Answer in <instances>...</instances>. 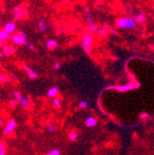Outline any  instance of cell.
Masks as SVG:
<instances>
[{
	"instance_id": "6da1fadb",
	"label": "cell",
	"mask_w": 154,
	"mask_h": 155,
	"mask_svg": "<svg viewBox=\"0 0 154 155\" xmlns=\"http://www.w3.org/2000/svg\"><path fill=\"white\" fill-rule=\"evenodd\" d=\"M115 26L120 29H133L136 27V22L130 17H119L115 21Z\"/></svg>"
},
{
	"instance_id": "7a4b0ae2",
	"label": "cell",
	"mask_w": 154,
	"mask_h": 155,
	"mask_svg": "<svg viewBox=\"0 0 154 155\" xmlns=\"http://www.w3.org/2000/svg\"><path fill=\"white\" fill-rule=\"evenodd\" d=\"M12 96H13V98H15L18 101V104L20 105V107L22 108V109L27 110L30 107V105H31V102H32L31 98L28 97H25L19 91L12 92Z\"/></svg>"
},
{
	"instance_id": "3957f363",
	"label": "cell",
	"mask_w": 154,
	"mask_h": 155,
	"mask_svg": "<svg viewBox=\"0 0 154 155\" xmlns=\"http://www.w3.org/2000/svg\"><path fill=\"white\" fill-rule=\"evenodd\" d=\"M11 13H12V17L13 19H15V21L25 20L28 16V12L27 9H25V8L21 5L14 6L11 10Z\"/></svg>"
},
{
	"instance_id": "277c9868",
	"label": "cell",
	"mask_w": 154,
	"mask_h": 155,
	"mask_svg": "<svg viewBox=\"0 0 154 155\" xmlns=\"http://www.w3.org/2000/svg\"><path fill=\"white\" fill-rule=\"evenodd\" d=\"M92 45H93V37L90 34H85L83 35L81 42H80V46L83 48L87 54H91V49H92Z\"/></svg>"
},
{
	"instance_id": "5b68a950",
	"label": "cell",
	"mask_w": 154,
	"mask_h": 155,
	"mask_svg": "<svg viewBox=\"0 0 154 155\" xmlns=\"http://www.w3.org/2000/svg\"><path fill=\"white\" fill-rule=\"evenodd\" d=\"M16 128H17V121L14 118H11L5 124V127L3 130V134L6 136L11 135L14 133V130Z\"/></svg>"
},
{
	"instance_id": "8992f818",
	"label": "cell",
	"mask_w": 154,
	"mask_h": 155,
	"mask_svg": "<svg viewBox=\"0 0 154 155\" xmlns=\"http://www.w3.org/2000/svg\"><path fill=\"white\" fill-rule=\"evenodd\" d=\"M85 15H86V22L88 24V27H89V29L91 32H97V25L94 21V18H93V13H92L91 10L87 9L85 11Z\"/></svg>"
},
{
	"instance_id": "52a82bcc",
	"label": "cell",
	"mask_w": 154,
	"mask_h": 155,
	"mask_svg": "<svg viewBox=\"0 0 154 155\" xmlns=\"http://www.w3.org/2000/svg\"><path fill=\"white\" fill-rule=\"evenodd\" d=\"M3 30L6 33H8L9 35L12 36L14 34H16V32H17V26H16V24H15V22L9 21V22H7L6 24L4 25Z\"/></svg>"
},
{
	"instance_id": "ba28073f",
	"label": "cell",
	"mask_w": 154,
	"mask_h": 155,
	"mask_svg": "<svg viewBox=\"0 0 154 155\" xmlns=\"http://www.w3.org/2000/svg\"><path fill=\"white\" fill-rule=\"evenodd\" d=\"M15 52H16V48L13 45L6 44L2 48V53L4 54V56H11Z\"/></svg>"
},
{
	"instance_id": "9c48e42d",
	"label": "cell",
	"mask_w": 154,
	"mask_h": 155,
	"mask_svg": "<svg viewBox=\"0 0 154 155\" xmlns=\"http://www.w3.org/2000/svg\"><path fill=\"white\" fill-rule=\"evenodd\" d=\"M11 42L13 44L17 45H26L27 43H28V40L26 38H23V37L19 36L17 33L12 35L11 38Z\"/></svg>"
},
{
	"instance_id": "30bf717a",
	"label": "cell",
	"mask_w": 154,
	"mask_h": 155,
	"mask_svg": "<svg viewBox=\"0 0 154 155\" xmlns=\"http://www.w3.org/2000/svg\"><path fill=\"white\" fill-rule=\"evenodd\" d=\"M84 125L87 128H94L97 125V119L94 115H88L87 117L84 119Z\"/></svg>"
},
{
	"instance_id": "8fae6325",
	"label": "cell",
	"mask_w": 154,
	"mask_h": 155,
	"mask_svg": "<svg viewBox=\"0 0 154 155\" xmlns=\"http://www.w3.org/2000/svg\"><path fill=\"white\" fill-rule=\"evenodd\" d=\"M138 86L137 84H134L133 82L130 83H128V84H124V85H117L115 89L118 92H127V91H129V90H133L134 88H136Z\"/></svg>"
},
{
	"instance_id": "7c38bea8",
	"label": "cell",
	"mask_w": 154,
	"mask_h": 155,
	"mask_svg": "<svg viewBox=\"0 0 154 155\" xmlns=\"http://www.w3.org/2000/svg\"><path fill=\"white\" fill-rule=\"evenodd\" d=\"M24 69H25V71H26V73H27V75H28L29 80H36L37 78H38V73L34 70V69L31 66L25 64L24 65Z\"/></svg>"
},
{
	"instance_id": "4fadbf2b",
	"label": "cell",
	"mask_w": 154,
	"mask_h": 155,
	"mask_svg": "<svg viewBox=\"0 0 154 155\" xmlns=\"http://www.w3.org/2000/svg\"><path fill=\"white\" fill-rule=\"evenodd\" d=\"M37 28L40 32L45 33L48 31V24L44 19H39L37 21Z\"/></svg>"
},
{
	"instance_id": "5bb4252c",
	"label": "cell",
	"mask_w": 154,
	"mask_h": 155,
	"mask_svg": "<svg viewBox=\"0 0 154 155\" xmlns=\"http://www.w3.org/2000/svg\"><path fill=\"white\" fill-rule=\"evenodd\" d=\"M58 45H59V43L57 40H55V39L50 38L45 41V46H47V48L49 50H54L55 48H58Z\"/></svg>"
},
{
	"instance_id": "9a60e30c",
	"label": "cell",
	"mask_w": 154,
	"mask_h": 155,
	"mask_svg": "<svg viewBox=\"0 0 154 155\" xmlns=\"http://www.w3.org/2000/svg\"><path fill=\"white\" fill-rule=\"evenodd\" d=\"M58 94H59V87L58 86H52L48 90L47 97L49 98H55V97H58Z\"/></svg>"
},
{
	"instance_id": "2e32d148",
	"label": "cell",
	"mask_w": 154,
	"mask_h": 155,
	"mask_svg": "<svg viewBox=\"0 0 154 155\" xmlns=\"http://www.w3.org/2000/svg\"><path fill=\"white\" fill-rule=\"evenodd\" d=\"M57 126L55 125V124H53L51 122H48L47 123V125H45V130H47V133L48 134H54L56 133L57 130Z\"/></svg>"
},
{
	"instance_id": "e0dca14e",
	"label": "cell",
	"mask_w": 154,
	"mask_h": 155,
	"mask_svg": "<svg viewBox=\"0 0 154 155\" xmlns=\"http://www.w3.org/2000/svg\"><path fill=\"white\" fill-rule=\"evenodd\" d=\"M11 36L6 33L3 29H0V42H5L7 43L9 40H11Z\"/></svg>"
},
{
	"instance_id": "ac0fdd59",
	"label": "cell",
	"mask_w": 154,
	"mask_h": 155,
	"mask_svg": "<svg viewBox=\"0 0 154 155\" xmlns=\"http://www.w3.org/2000/svg\"><path fill=\"white\" fill-rule=\"evenodd\" d=\"M134 20H135L136 23H139V24H143V23L146 22V15L144 13H142V12L141 13H138L136 16H135Z\"/></svg>"
},
{
	"instance_id": "d6986e66",
	"label": "cell",
	"mask_w": 154,
	"mask_h": 155,
	"mask_svg": "<svg viewBox=\"0 0 154 155\" xmlns=\"http://www.w3.org/2000/svg\"><path fill=\"white\" fill-rule=\"evenodd\" d=\"M68 139H69V141H71V142H76L79 139V134L76 133V131H71V133L68 134Z\"/></svg>"
},
{
	"instance_id": "ffe728a7",
	"label": "cell",
	"mask_w": 154,
	"mask_h": 155,
	"mask_svg": "<svg viewBox=\"0 0 154 155\" xmlns=\"http://www.w3.org/2000/svg\"><path fill=\"white\" fill-rule=\"evenodd\" d=\"M78 107L81 110H85V109H88L89 103H88L87 100H80V101L78 103Z\"/></svg>"
},
{
	"instance_id": "44dd1931",
	"label": "cell",
	"mask_w": 154,
	"mask_h": 155,
	"mask_svg": "<svg viewBox=\"0 0 154 155\" xmlns=\"http://www.w3.org/2000/svg\"><path fill=\"white\" fill-rule=\"evenodd\" d=\"M52 104L53 106L57 108V109H59V108L61 107V104H63V102H61V99L59 98V97H55V98H53V101H52Z\"/></svg>"
},
{
	"instance_id": "7402d4cb",
	"label": "cell",
	"mask_w": 154,
	"mask_h": 155,
	"mask_svg": "<svg viewBox=\"0 0 154 155\" xmlns=\"http://www.w3.org/2000/svg\"><path fill=\"white\" fill-rule=\"evenodd\" d=\"M45 155H61V151L59 149H52L48 150Z\"/></svg>"
},
{
	"instance_id": "603a6c76",
	"label": "cell",
	"mask_w": 154,
	"mask_h": 155,
	"mask_svg": "<svg viewBox=\"0 0 154 155\" xmlns=\"http://www.w3.org/2000/svg\"><path fill=\"white\" fill-rule=\"evenodd\" d=\"M7 153V146L3 141H0V154Z\"/></svg>"
},
{
	"instance_id": "cb8c5ba5",
	"label": "cell",
	"mask_w": 154,
	"mask_h": 155,
	"mask_svg": "<svg viewBox=\"0 0 154 155\" xmlns=\"http://www.w3.org/2000/svg\"><path fill=\"white\" fill-rule=\"evenodd\" d=\"M10 79L9 77L7 75H4V74H0V83H5L7 81H9Z\"/></svg>"
},
{
	"instance_id": "d4e9b609",
	"label": "cell",
	"mask_w": 154,
	"mask_h": 155,
	"mask_svg": "<svg viewBox=\"0 0 154 155\" xmlns=\"http://www.w3.org/2000/svg\"><path fill=\"white\" fill-rule=\"evenodd\" d=\"M26 46L27 48L30 50V51H35L36 50V48H35V45L31 43V42H29V41H28V43H27V45H26Z\"/></svg>"
},
{
	"instance_id": "484cf974",
	"label": "cell",
	"mask_w": 154,
	"mask_h": 155,
	"mask_svg": "<svg viewBox=\"0 0 154 155\" xmlns=\"http://www.w3.org/2000/svg\"><path fill=\"white\" fill-rule=\"evenodd\" d=\"M97 33L99 34V35H101V36H104V35L107 34V29L104 28H98V29L97 30Z\"/></svg>"
},
{
	"instance_id": "4316f807",
	"label": "cell",
	"mask_w": 154,
	"mask_h": 155,
	"mask_svg": "<svg viewBox=\"0 0 154 155\" xmlns=\"http://www.w3.org/2000/svg\"><path fill=\"white\" fill-rule=\"evenodd\" d=\"M18 104V101L15 98H12V99H11L10 101H9V105L11 106V107H12V108H14V107H16V105Z\"/></svg>"
},
{
	"instance_id": "83f0119b",
	"label": "cell",
	"mask_w": 154,
	"mask_h": 155,
	"mask_svg": "<svg viewBox=\"0 0 154 155\" xmlns=\"http://www.w3.org/2000/svg\"><path fill=\"white\" fill-rule=\"evenodd\" d=\"M61 67V61H55V63L53 64V68L55 69V70H59Z\"/></svg>"
},
{
	"instance_id": "f1b7e54d",
	"label": "cell",
	"mask_w": 154,
	"mask_h": 155,
	"mask_svg": "<svg viewBox=\"0 0 154 155\" xmlns=\"http://www.w3.org/2000/svg\"><path fill=\"white\" fill-rule=\"evenodd\" d=\"M66 32H67V30H66L64 28H61V29L58 30V34H59V35H64V34H65Z\"/></svg>"
},
{
	"instance_id": "f546056e",
	"label": "cell",
	"mask_w": 154,
	"mask_h": 155,
	"mask_svg": "<svg viewBox=\"0 0 154 155\" xmlns=\"http://www.w3.org/2000/svg\"><path fill=\"white\" fill-rule=\"evenodd\" d=\"M17 34H18L19 36L23 37V38H26V39H27V33H26L25 31H23V30H18V31H17Z\"/></svg>"
},
{
	"instance_id": "4dcf8cb0",
	"label": "cell",
	"mask_w": 154,
	"mask_h": 155,
	"mask_svg": "<svg viewBox=\"0 0 154 155\" xmlns=\"http://www.w3.org/2000/svg\"><path fill=\"white\" fill-rule=\"evenodd\" d=\"M149 116V114H148V113H142V114H140V118L146 119V118H148Z\"/></svg>"
},
{
	"instance_id": "1f68e13d",
	"label": "cell",
	"mask_w": 154,
	"mask_h": 155,
	"mask_svg": "<svg viewBox=\"0 0 154 155\" xmlns=\"http://www.w3.org/2000/svg\"><path fill=\"white\" fill-rule=\"evenodd\" d=\"M3 125H4V120H3V118L0 117V127L3 126Z\"/></svg>"
},
{
	"instance_id": "d6a6232c",
	"label": "cell",
	"mask_w": 154,
	"mask_h": 155,
	"mask_svg": "<svg viewBox=\"0 0 154 155\" xmlns=\"http://www.w3.org/2000/svg\"><path fill=\"white\" fill-rule=\"evenodd\" d=\"M5 45H6V43H5V42H0V48H2Z\"/></svg>"
},
{
	"instance_id": "836d02e7",
	"label": "cell",
	"mask_w": 154,
	"mask_h": 155,
	"mask_svg": "<svg viewBox=\"0 0 154 155\" xmlns=\"http://www.w3.org/2000/svg\"><path fill=\"white\" fill-rule=\"evenodd\" d=\"M3 57H4V54L2 53V51H0V60H1Z\"/></svg>"
},
{
	"instance_id": "e575fe53",
	"label": "cell",
	"mask_w": 154,
	"mask_h": 155,
	"mask_svg": "<svg viewBox=\"0 0 154 155\" xmlns=\"http://www.w3.org/2000/svg\"><path fill=\"white\" fill-rule=\"evenodd\" d=\"M0 155H6V153H3V154H0Z\"/></svg>"
}]
</instances>
